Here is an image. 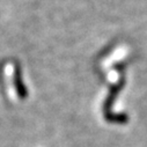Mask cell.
Wrapping results in <instances>:
<instances>
[{"label":"cell","instance_id":"3957f363","mask_svg":"<svg viewBox=\"0 0 147 147\" xmlns=\"http://www.w3.org/2000/svg\"><path fill=\"white\" fill-rule=\"evenodd\" d=\"M110 123H115V124H126L129 121V116L126 114H111L105 118Z\"/></svg>","mask_w":147,"mask_h":147},{"label":"cell","instance_id":"6da1fadb","mask_svg":"<svg viewBox=\"0 0 147 147\" xmlns=\"http://www.w3.org/2000/svg\"><path fill=\"white\" fill-rule=\"evenodd\" d=\"M124 84H125V80L122 79L118 84H116L115 86H113L111 88H110V92H109V94H108V96H107V98H105V101H104V103H103V114H104V117H105V118L113 114L111 109H113L114 102H115V100L117 98L119 92L123 89Z\"/></svg>","mask_w":147,"mask_h":147},{"label":"cell","instance_id":"7a4b0ae2","mask_svg":"<svg viewBox=\"0 0 147 147\" xmlns=\"http://www.w3.org/2000/svg\"><path fill=\"white\" fill-rule=\"evenodd\" d=\"M14 86H15V90L18 93V96L21 100L27 98L28 96V90L26 88V85L23 82L22 79V72H21V67L19 65H16L15 71H14Z\"/></svg>","mask_w":147,"mask_h":147}]
</instances>
